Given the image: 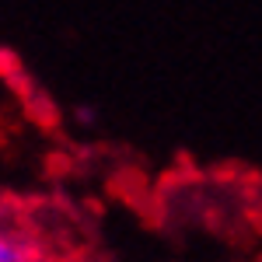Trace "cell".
<instances>
[{
  "instance_id": "obj_1",
  "label": "cell",
  "mask_w": 262,
  "mask_h": 262,
  "mask_svg": "<svg viewBox=\"0 0 262 262\" xmlns=\"http://www.w3.org/2000/svg\"><path fill=\"white\" fill-rule=\"evenodd\" d=\"M77 119H81V122H91V108H77Z\"/></svg>"
}]
</instances>
